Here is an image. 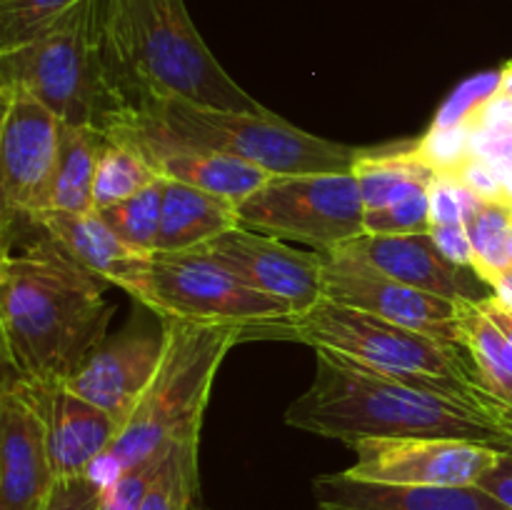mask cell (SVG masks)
<instances>
[{
    "mask_svg": "<svg viewBox=\"0 0 512 510\" xmlns=\"http://www.w3.org/2000/svg\"><path fill=\"white\" fill-rule=\"evenodd\" d=\"M495 95H503V98H512V60L503 65V70L498 73V85H495Z\"/></svg>",
    "mask_w": 512,
    "mask_h": 510,
    "instance_id": "obj_39",
    "label": "cell"
},
{
    "mask_svg": "<svg viewBox=\"0 0 512 510\" xmlns=\"http://www.w3.org/2000/svg\"><path fill=\"white\" fill-rule=\"evenodd\" d=\"M145 115L175 138L233 155L270 175L353 173L363 153L295 128L270 110L240 113L165 98L150 105Z\"/></svg>",
    "mask_w": 512,
    "mask_h": 510,
    "instance_id": "obj_7",
    "label": "cell"
},
{
    "mask_svg": "<svg viewBox=\"0 0 512 510\" xmlns=\"http://www.w3.org/2000/svg\"><path fill=\"white\" fill-rule=\"evenodd\" d=\"M33 223V220H30ZM35 225V223H33ZM108 280L35 225V238L0 258V335L5 368L65 383L105 343L113 305Z\"/></svg>",
    "mask_w": 512,
    "mask_h": 510,
    "instance_id": "obj_1",
    "label": "cell"
},
{
    "mask_svg": "<svg viewBox=\"0 0 512 510\" xmlns=\"http://www.w3.org/2000/svg\"><path fill=\"white\" fill-rule=\"evenodd\" d=\"M463 223L460 205V183L450 170H440L438 180L430 188V225Z\"/></svg>",
    "mask_w": 512,
    "mask_h": 510,
    "instance_id": "obj_34",
    "label": "cell"
},
{
    "mask_svg": "<svg viewBox=\"0 0 512 510\" xmlns=\"http://www.w3.org/2000/svg\"><path fill=\"white\" fill-rule=\"evenodd\" d=\"M470 243H473V270L485 285L495 273L508 268L512 205L503 200H483L478 210L465 220Z\"/></svg>",
    "mask_w": 512,
    "mask_h": 510,
    "instance_id": "obj_28",
    "label": "cell"
},
{
    "mask_svg": "<svg viewBox=\"0 0 512 510\" xmlns=\"http://www.w3.org/2000/svg\"><path fill=\"white\" fill-rule=\"evenodd\" d=\"M163 343V330L160 335L133 333L110 340L100 345L65 385L123 425L153 380Z\"/></svg>",
    "mask_w": 512,
    "mask_h": 510,
    "instance_id": "obj_17",
    "label": "cell"
},
{
    "mask_svg": "<svg viewBox=\"0 0 512 510\" xmlns=\"http://www.w3.org/2000/svg\"><path fill=\"white\" fill-rule=\"evenodd\" d=\"M350 448L355 463L345 473L410 488H470L505 453L455 438H365Z\"/></svg>",
    "mask_w": 512,
    "mask_h": 510,
    "instance_id": "obj_11",
    "label": "cell"
},
{
    "mask_svg": "<svg viewBox=\"0 0 512 510\" xmlns=\"http://www.w3.org/2000/svg\"><path fill=\"white\" fill-rule=\"evenodd\" d=\"M315 510H510L480 485L470 488H410L355 478L320 475L313 483Z\"/></svg>",
    "mask_w": 512,
    "mask_h": 510,
    "instance_id": "obj_19",
    "label": "cell"
},
{
    "mask_svg": "<svg viewBox=\"0 0 512 510\" xmlns=\"http://www.w3.org/2000/svg\"><path fill=\"white\" fill-rule=\"evenodd\" d=\"M23 383L43 418L55 478L88 475L90 468L113 448L120 430L118 420L90 400L80 398L65 383L28 378H23Z\"/></svg>",
    "mask_w": 512,
    "mask_h": 510,
    "instance_id": "obj_16",
    "label": "cell"
},
{
    "mask_svg": "<svg viewBox=\"0 0 512 510\" xmlns=\"http://www.w3.org/2000/svg\"><path fill=\"white\" fill-rule=\"evenodd\" d=\"M510 260H512V233H510Z\"/></svg>",
    "mask_w": 512,
    "mask_h": 510,
    "instance_id": "obj_41",
    "label": "cell"
},
{
    "mask_svg": "<svg viewBox=\"0 0 512 510\" xmlns=\"http://www.w3.org/2000/svg\"><path fill=\"white\" fill-rule=\"evenodd\" d=\"M430 238L435 240V245L440 248V253L455 263L458 268L473 270V243H470V235L465 223L455 225H430ZM475 273V270H473Z\"/></svg>",
    "mask_w": 512,
    "mask_h": 510,
    "instance_id": "obj_35",
    "label": "cell"
},
{
    "mask_svg": "<svg viewBox=\"0 0 512 510\" xmlns=\"http://www.w3.org/2000/svg\"><path fill=\"white\" fill-rule=\"evenodd\" d=\"M203 248L240 280L288 303L293 315L305 313L325 298L323 253H305L248 228L228 230Z\"/></svg>",
    "mask_w": 512,
    "mask_h": 510,
    "instance_id": "obj_13",
    "label": "cell"
},
{
    "mask_svg": "<svg viewBox=\"0 0 512 510\" xmlns=\"http://www.w3.org/2000/svg\"><path fill=\"white\" fill-rule=\"evenodd\" d=\"M450 170L465 188L473 190L483 200H503L505 203V188H503V173L495 163L485 160L483 155H465L463 160L453 165Z\"/></svg>",
    "mask_w": 512,
    "mask_h": 510,
    "instance_id": "obj_33",
    "label": "cell"
},
{
    "mask_svg": "<svg viewBox=\"0 0 512 510\" xmlns=\"http://www.w3.org/2000/svg\"><path fill=\"white\" fill-rule=\"evenodd\" d=\"M105 140H108V133L103 130L63 123L50 210L93 213L95 173H98V160Z\"/></svg>",
    "mask_w": 512,
    "mask_h": 510,
    "instance_id": "obj_23",
    "label": "cell"
},
{
    "mask_svg": "<svg viewBox=\"0 0 512 510\" xmlns=\"http://www.w3.org/2000/svg\"><path fill=\"white\" fill-rule=\"evenodd\" d=\"M198 445L200 433H190L170 443L140 510H195L200 480Z\"/></svg>",
    "mask_w": 512,
    "mask_h": 510,
    "instance_id": "obj_26",
    "label": "cell"
},
{
    "mask_svg": "<svg viewBox=\"0 0 512 510\" xmlns=\"http://www.w3.org/2000/svg\"><path fill=\"white\" fill-rule=\"evenodd\" d=\"M240 228L333 253L365 235V203L353 173L270 175L238 203Z\"/></svg>",
    "mask_w": 512,
    "mask_h": 510,
    "instance_id": "obj_9",
    "label": "cell"
},
{
    "mask_svg": "<svg viewBox=\"0 0 512 510\" xmlns=\"http://www.w3.org/2000/svg\"><path fill=\"white\" fill-rule=\"evenodd\" d=\"M55 480L43 418L8 368L0 390V510H38Z\"/></svg>",
    "mask_w": 512,
    "mask_h": 510,
    "instance_id": "obj_14",
    "label": "cell"
},
{
    "mask_svg": "<svg viewBox=\"0 0 512 510\" xmlns=\"http://www.w3.org/2000/svg\"><path fill=\"white\" fill-rule=\"evenodd\" d=\"M113 133L128 138L148 158L160 178L208 190L220 198L233 200L235 205L243 203L270 178V173L245 163V160L175 138L148 115H140L128 125H120Z\"/></svg>",
    "mask_w": 512,
    "mask_h": 510,
    "instance_id": "obj_15",
    "label": "cell"
},
{
    "mask_svg": "<svg viewBox=\"0 0 512 510\" xmlns=\"http://www.w3.org/2000/svg\"><path fill=\"white\" fill-rule=\"evenodd\" d=\"M38 228L58 240L78 263L98 273L108 283L118 285L123 293L138 300L148 275L150 253L130 248L105 225L98 213H65V210H43L30 215Z\"/></svg>",
    "mask_w": 512,
    "mask_h": 510,
    "instance_id": "obj_20",
    "label": "cell"
},
{
    "mask_svg": "<svg viewBox=\"0 0 512 510\" xmlns=\"http://www.w3.org/2000/svg\"><path fill=\"white\" fill-rule=\"evenodd\" d=\"M83 0H0V53L30 43Z\"/></svg>",
    "mask_w": 512,
    "mask_h": 510,
    "instance_id": "obj_29",
    "label": "cell"
},
{
    "mask_svg": "<svg viewBox=\"0 0 512 510\" xmlns=\"http://www.w3.org/2000/svg\"><path fill=\"white\" fill-rule=\"evenodd\" d=\"M168 448H165L163 453L155 455V458L135 465V468L123 470V473L115 478V483L110 485V488H105L103 505H100V510H140L145 495H148L150 483L155 480V475H158L165 455H168Z\"/></svg>",
    "mask_w": 512,
    "mask_h": 510,
    "instance_id": "obj_31",
    "label": "cell"
},
{
    "mask_svg": "<svg viewBox=\"0 0 512 510\" xmlns=\"http://www.w3.org/2000/svg\"><path fill=\"white\" fill-rule=\"evenodd\" d=\"M160 175L143 153L118 133H108L98 160L93 188V208H108L120 200L133 198L143 188L153 185Z\"/></svg>",
    "mask_w": 512,
    "mask_h": 510,
    "instance_id": "obj_25",
    "label": "cell"
},
{
    "mask_svg": "<svg viewBox=\"0 0 512 510\" xmlns=\"http://www.w3.org/2000/svg\"><path fill=\"white\" fill-rule=\"evenodd\" d=\"M488 288L493 290V293H510L512 295V263L508 268H503L500 273H495L493 278H490Z\"/></svg>",
    "mask_w": 512,
    "mask_h": 510,
    "instance_id": "obj_38",
    "label": "cell"
},
{
    "mask_svg": "<svg viewBox=\"0 0 512 510\" xmlns=\"http://www.w3.org/2000/svg\"><path fill=\"white\" fill-rule=\"evenodd\" d=\"M0 198L3 223L50 210L63 123L18 85H0Z\"/></svg>",
    "mask_w": 512,
    "mask_h": 510,
    "instance_id": "obj_10",
    "label": "cell"
},
{
    "mask_svg": "<svg viewBox=\"0 0 512 510\" xmlns=\"http://www.w3.org/2000/svg\"><path fill=\"white\" fill-rule=\"evenodd\" d=\"M105 38L138 118L165 98L215 110L265 113L218 63L185 0H103Z\"/></svg>",
    "mask_w": 512,
    "mask_h": 510,
    "instance_id": "obj_3",
    "label": "cell"
},
{
    "mask_svg": "<svg viewBox=\"0 0 512 510\" xmlns=\"http://www.w3.org/2000/svg\"><path fill=\"white\" fill-rule=\"evenodd\" d=\"M348 253L358 255L360 260L373 268L383 270L390 278L410 285V288L425 290V293L440 295L448 300H480L478 275L473 270L458 268L450 263L430 233L410 235H360L353 243L343 245ZM480 280V278H478ZM483 283V280H480Z\"/></svg>",
    "mask_w": 512,
    "mask_h": 510,
    "instance_id": "obj_18",
    "label": "cell"
},
{
    "mask_svg": "<svg viewBox=\"0 0 512 510\" xmlns=\"http://www.w3.org/2000/svg\"><path fill=\"white\" fill-rule=\"evenodd\" d=\"M430 230V188H418L383 208L365 210V235H410Z\"/></svg>",
    "mask_w": 512,
    "mask_h": 510,
    "instance_id": "obj_30",
    "label": "cell"
},
{
    "mask_svg": "<svg viewBox=\"0 0 512 510\" xmlns=\"http://www.w3.org/2000/svg\"><path fill=\"white\" fill-rule=\"evenodd\" d=\"M503 173V188H505V203L512 205V165H498Z\"/></svg>",
    "mask_w": 512,
    "mask_h": 510,
    "instance_id": "obj_40",
    "label": "cell"
},
{
    "mask_svg": "<svg viewBox=\"0 0 512 510\" xmlns=\"http://www.w3.org/2000/svg\"><path fill=\"white\" fill-rule=\"evenodd\" d=\"M0 85H18L65 125L113 133L138 118L105 38L103 0H83L50 30L0 53Z\"/></svg>",
    "mask_w": 512,
    "mask_h": 510,
    "instance_id": "obj_5",
    "label": "cell"
},
{
    "mask_svg": "<svg viewBox=\"0 0 512 510\" xmlns=\"http://www.w3.org/2000/svg\"><path fill=\"white\" fill-rule=\"evenodd\" d=\"M365 210L383 208L418 188H433L440 168L420 148H400L395 153H368L363 150L355 163Z\"/></svg>",
    "mask_w": 512,
    "mask_h": 510,
    "instance_id": "obj_22",
    "label": "cell"
},
{
    "mask_svg": "<svg viewBox=\"0 0 512 510\" xmlns=\"http://www.w3.org/2000/svg\"><path fill=\"white\" fill-rule=\"evenodd\" d=\"M458 325L460 345L468 350L483 385L512 410V343L478 300H458Z\"/></svg>",
    "mask_w": 512,
    "mask_h": 510,
    "instance_id": "obj_24",
    "label": "cell"
},
{
    "mask_svg": "<svg viewBox=\"0 0 512 510\" xmlns=\"http://www.w3.org/2000/svg\"><path fill=\"white\" fill-rule=\"evenodd\" d=\"M138 300L160 320L223 323L245 330L293 315L288 303L240 280L205 248L153 250Z\"/></svg>",
    "mask_w": 512,
    "mask_h": 510,
    "instance_id": "obj_8",
    "label": "cell"
},
{
    "mask_svg": "<svg viewBox=\"0 0 512 510\" xmlns=\"http://www.w3.org/2000/svg\"><path fill=\"white\" fill-rule=\"evenodd\" d=\"M285 423L353 445L365 438H455L512 450V418L403 383L350 355L315 348V375Z\"/></svg>",
    "mask_w": 512,
    "mask_h": 510,
    "instance_id": "obj_2",
    "label": "cell"
},
{
    "mask_svg": "<svg viewBox=\"0 0 512 510\" xmlns=\"http://www.w3.org/2000/svg\"><path fill=\"white\" fill-rule=\"evenodd\" d=\"M105 488L90 475L58 478L38 510H100Z\"/></svg>",
    "mask_w": 512,
    "mask_h": 510,
    "instance_id": "obj_32",
    "label": "cell"
},
{
    "mask_svg": "<svg viewBox=\"0 0 512 510\" xmlns=\"http://www.w3.org/2000/svg\"><path fill=\"white\" fill-rule=\"evenodd\" d=\"M163 193L165 178H158L153 185L135 193L133 198L120 200V203L100 208L95 213L105 220L110 230L118 235L123 243L140 253H153L158 250L160 235V213H163Z\"/></svg>",
    "mask_w": 512,
    "mask_h": 510,
    "instance_id": "obj_27",
    "label": "cell"
},
{
    "mask_svg": "<svg viewBox=\"0 0 512 510\" xmlns=\"http://www.w3.org/2000/svg\"><path fill=\"white\" fill-rule=\"evenodd\" d=\"M478 485L512 510V450L500 453L498 463L480 478Z\"/></svg>",
    "mask_w": 512,
    "mask_h": 510,
    "instance_id": "obj_36",
    "label": "cell"
},
{
    "mask_svg": "<svg viewBox=\"0 0 512 510\" xmlns=\"http://www.w3.org/2000/svg\"><path fill=\"white\" fill-rule=\"evenodd\" d=\"M245 338H285L313 348L338 350L403 383L448 395L500 418H512L508 405L493 398L485 388L463 345L403 328L335 300L323 298L318 305L300 315H290L288 320L245 330Z\"/></svg>",
    "mask_w": 512,
    "mask_h": 510,
    "instance_id": "obj_4",
    "label": "cell"
},
{
    "mask_svg": "<svg viewBox=\"0 0 512 510\" xmlns=\"http://www.w3.org/2000/svg\"><path fill=\"white\" fill-rule=\"evenodd\" d=\"M233 228H240L233 200L165 178L158 250L203 248Z\"/></svg>",
    "mask_w": 512,
    "mask_h": 510,
    "instance_id": "obj_21",
    "label": "cell"
},
{
    "mask_svg": "<svg viewBox=\"0 0 512 510\" xmlns=\"http://www.w3.org/2000/svg\"><path fill=\"white\" fill-rule=\"evenodd\" d=\"M325 298L460 345L458 300L410 288L345 248L325 253Z\"/></svg>",
    "mask_w": 512,
    "mask_h": 510,
    "instance_id": "obj_12",
    "label": "cell"
},
{
    "mask_svg": "<svg viewBox=\"0 0 512 510\" xmlns=\"http://www.w3.org/2000/svg\"><path fill=\"white\" fill-rule=\"evenodd\" d=\"M240 325L190 323L163 318V353L153 380L105 458L90 468V478L110 488L123 470L163 453L173 440L200 433L210 388L225 355L243 340Z\"/></svg>",
    "mask_w": 512,
    "mask_h": 510,
    "instance_id": "obj_6",
    "label": "cell"
},
{
    "mask_svg": "<svg viewBox=\"0 0 512 510\" xmlns=\"http://www.w3.org/2000/svg\"><path fill=\"white\" fill-rule=\"evenodd\" d=\"M478 303H480V308L485 310V315H488V318L493 320L500 330H503L505 338L512 343V310L505 308V305L500 303L495 295H485V298H480Z\"/></svg>",
    "mask_w": 512,
    "mask_h": 510,
    "instance_id": "obj_37",
    "label": "cell"
}]
</instances>
